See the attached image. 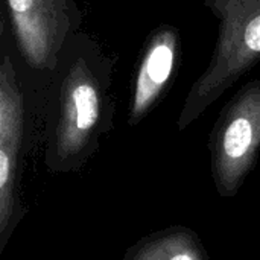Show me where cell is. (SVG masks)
Masks as SVG:
<instances>
[{"label": "cell", "mask_w": 260, "mask_h": 260, "mask_svg": "<svg viewBox=\"0 0 260 260\" xmlns=\"http://www.w3.org/2000/svg\"><path fill=\"white\" fill-rule=\"evenodd\" d=\"M218 21V37L206 70L193 81L177 119L186 131L241 78L260 62V0H203Z\"/></svg>", "instance_id": "3"}, {"label": "cell", "mask_w": 260, "mask_h": 260, "mask_svg": "<svg viewBox=\"0 0 260 260\" xmlns=\"http://www.w3.org/2000/svg\"><path fill=\"white\" fill-rule=\"evenodd\" d=\"M0 254L26 216L20 193V161L30 139L27 101L21 87L15 49L5 18L0 21Z\"/></svg>", "instance_id": "4"}, {"label": "cell", "mask_w": 260, "mask_h": 260, "mask_svg": "<svg viewBox=\"0 0 260 260\" xmlns=\"http://www.w3.org/2000/svg\"><path fill=\"white\" fill-rule=\"evenodd\" d=\"M210 171L218 195L238 197L260 154V78L244 84L222 107L209 134Z\"/></svg>", "instance_id": "5"}, {"label": "cell", "mask_w": 260, "mask_h": 260, "mask_svg": "<svg viewBox=\"0 0 260 260\" xmlns=\"http://www.w3.org/2000/svg\"><path fill=\"white\" fill-rule=\"evenodd\" d=\"M181 34L175 26L161 23L149 32L131 81L128 126L145 120L168 94L181 64Z\"/></svg>", "instance_id": "6"}, {"label": "cell", "mask_w": 260, "mask_h": 260, "mask_svg": "<svg viewBox=\"0 0 260 260\" xmlns=\"http://www.w3.org/2000/svg\"><path fill=\"white\" fill-rule=\"evenodd\" d=\"M122 260H210V256L197 232L171 225L140 238Z\"/></svg>", "instance_id": "7"}, {"label": "cell", "mask_w": 260, "mask_h": 260, "mask_svg": "<svg viewBox=\"0 0 260 260\" xmlns=\"http://www.w3.org/2000/svg\"><path fill=\"white\" fill-rule=\"evenodd\" d=\"M114 67L116 58L88 32L79 30L62 49L44 104L41 139L49 172L81 171L113 129Z\"/></svg>", "instance_id": "1"}, {"label": "cell", "mask_w": 260, "mask_h": 260, "mask_svg": "<svg viewBox=\"0 0 260 260\" xmlns=\"http://www.w3.org/2000/svg\"><path fill=\"white\" fill-rule=\"evenodd\" d=\"M18 78L32 128L41 126L46 94L59 55L81 30L84 14L76 0H5Z\"/></svg>", "instance_id": "2"}]
</instances>
